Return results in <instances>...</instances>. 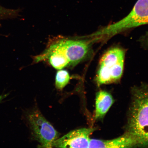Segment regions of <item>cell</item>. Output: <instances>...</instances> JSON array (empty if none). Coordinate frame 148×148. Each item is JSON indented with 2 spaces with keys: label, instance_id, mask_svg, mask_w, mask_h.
<instances>
[{
  "label": "cell",
  "instance_id": "cell-4",
  "mask_svg": "<svg viewBox=\"0 0 148 148\" xmlns=\"http://www.w3.org/2000/svg\"><path fill=\"white\" fill-rule=\"evenodd\" d=\"M125 52L120 48L109 50L100 61L97 80L99 86L119 80L123 75Z\"/></svg>",
  "mask_w": 148,
  "mask_h": 148
},
{
  "label": "cell",
  "instance_id": "cell-10",
  "mask_svg": "<svg viewBox=\"0 0 148 148\" xmlns=\"http://www.w3.org/2000/svg\"><path fill=\"white\" fill-rule=\"evenodd\" d=\"M20 9L5 8L0 5V25L2 20L14 19L19 16Z\"/></svg>",
  "mask_w": 148,
  "mask_h": 148
},
{
  "label": "cell",
  "instance_id": "cell-6",
  "mask_svg": "<svg viewBox=\"0 0 148 148\" xmlns=\"http://www.w3.org/2000/svg\"><path fill=\"white\" fill-rule=\"evenodd\" d=\"M95 130L93 128H82L70 131L53 142L57 148H88L90 136Z\"/></svg>",
  "mask_w": 148,
  "mask_h": 148
},
{
  "label": "cell",
  "instance_id": "cell-5",
  "mask_svg": "<svg viewBox=\"0 0 148 148\" xmlns=\"http://www.w3.org/2000/svg\"><path fill=\"white\" fill-rule=\"evenodd\" d=\"M28 120L33 134L42 147L52 148L59 134L40 113L35 111L29 114Z\"/></svg>",
  "mask_w": 148,
  "mask_h": 148
},
{
  "label": "cell",
  "instance_id": "cell-3",
  "mask_svg": "<svg viewBox=\"0 0 148 148\" xmlns=\"http://www.w3.org/2000/svg\"><path fill=\"white\" fill-rule=\"evenodd\" d=\"M148 24V0H138L128 15L94 33L99 39L113 36L131 28Z\"/></svg>",
  "mask_w": 148,
  "mask_h": 148
},
{
  "label": "cell",
  "instance_id": "cell-1",
  "mask_svg": "<svg viewBox=\"0 0 148 148\" xmlns=\"http://www.w3.org/2000/svg\"><path fill=\"white\" fill-rule=\"evenodd\" d=\"M94 38H62L53 42L44 52L64 67L75 66L85 60L89 53Z\"/></svg>",
  "mask_w": 148,
  "mask_h": 148
},
{
  "label": "cell",
  "instance_id": "cell-2",
  "mask_svg": "<svg viewBox=\"0 0 148 148\" xmlns=\"http://www.w3.org/2000/svg\"><path fill=\"white\" fill-rule=\"evenodd\" d=\"M134 93L127 132L138 146L148 147V88H138Z\"/></svg>",
  "mask_w": 148,
  "mask_h": 148
},
{
  "label": "cell",
  "instance_id": "cell-9",
  "mask_svg": "<svg viewBox=\"0 0 148 148\" xmlns=\"http://www.w3.org/2000/svg\"><path fill=\"white\" fill-rule=\"evenodd\" d=\"M70 76L68 72L66 70H59L56 77V86L58 89H62L69 82Z\"/></svg>",
  "mask_w": 148,
  "mask_h": 148
},
{
  "label": "cell",
  "instance_id": "cell-8",
  "mask_svg": "<svg viewBox=\"0 0 148 148\" xmlns=\"http://www.w3.org/2000/svg\"><path fill=\"white\" fill-rule=\"evenodd\" d=\"M112 95L105 91H99L96 95L95 118L101 119L106 114L114 103Z\"/></svg>",
  "mask_w": 148,
  "mask_h": 148
},
{
  "label": "cell",
  "instance_id": "cell-7",
  "mask_svg": "<svg viewBox=\"0 0 148 148\" xmlns=\"http://www.w3.org/2000/svg\"><path fill=\"white\" fill-rule=\"evenodd\" d=\"M138 146L136 139L127 132L123 136L112 140L90 139L88 148H130Z\"/></svg>",
  "mask_w": 148,
  "mask_h": 148
}]
</instances>
